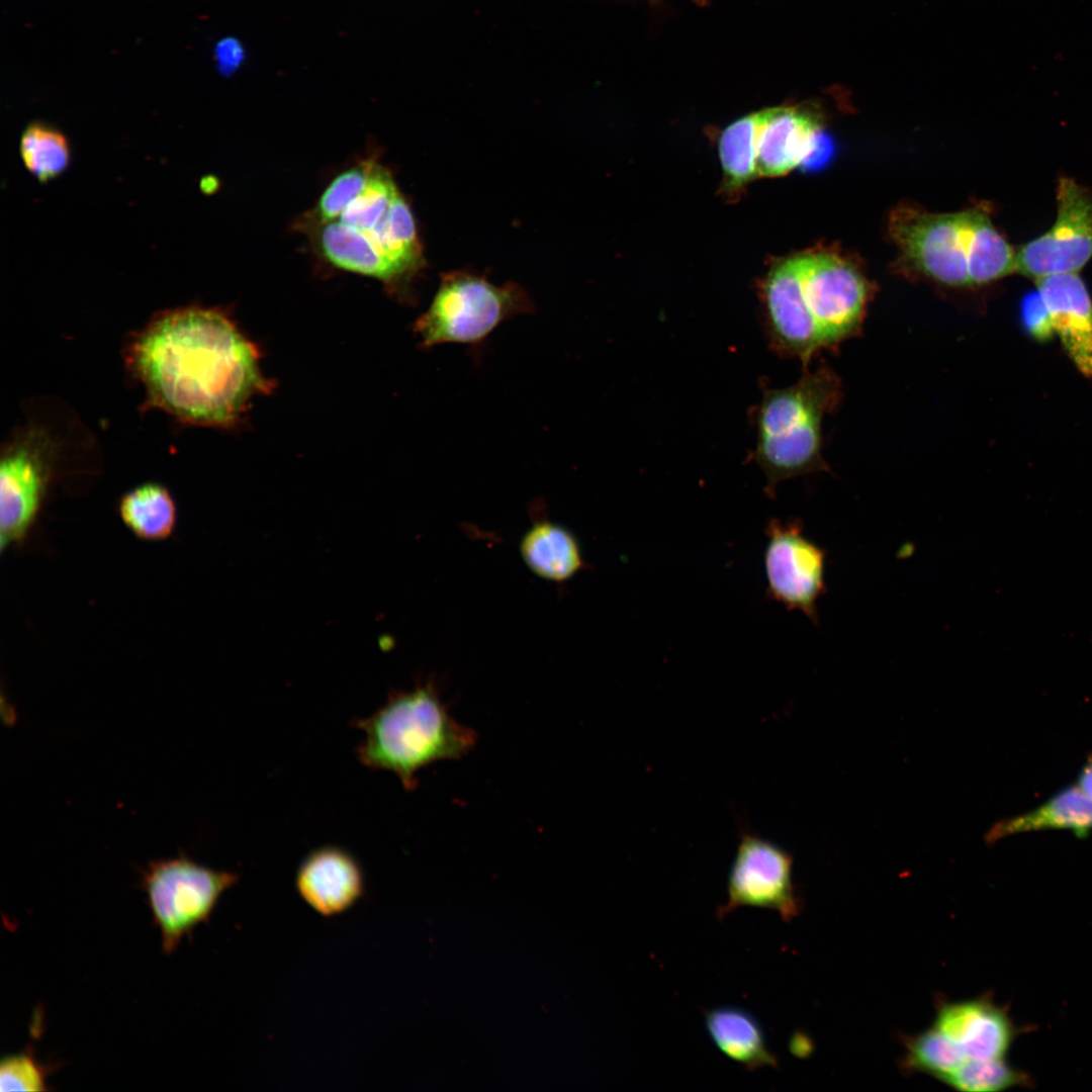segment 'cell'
I'll use <instances>...</instances> for the list:
<instances>
[{
	"label": "cell",
	"instance_id": "1",
	"mask_svg": "<svg viewBox=\"0 0 1092 1092\" xmlns=\"http://www.w3.org/2000/svg\"><path fill=\"white\" fill-rule=\"evenodd\" d=\"M124 357L147 404L187 424L233 427L271 388L257 348L216 307L159 312L131 337Z\"/></svg>",
	"mask_w": 1092,
	"mask_h": 1092
},
{
	"label": "cell",
	"instance_id": "2",
	"mask_svg": "<svg viewBox=\"0 0 1092 1092\" xmlns=\"http://www.w3.org/2000/svg\"><path fill=\"white\" fill-rule=\"evenodd\" d=\"M355 725L364 734L357 748L359 761L370 769L391 771L408 791L417 787L420 769L439 760L461 758L477 739L473 729L449 714L431 681L390 695Z\"/></svg>",
	"mask_w": 1092,
	"mask_h": 1092
},
{
	"label": "cell",
	"instance_id": "3",
	"mask_svg": "<svg viewBox=\"0 0 1092 1092\" xmlns=\"http://www.w3.org/2000/svg\"><path fill=\"white\" fill-rule=\"evenodd\" d=\"M842 392L840 377L827 365L805 370L790 386L762 391L753 460L766 478L768 495L788 479L830 471L822 454V423Z\"/></svg>",
	"mask_w": 1092,
	"mask_h": 1092
},
{
	"label": "cell",
	"instance_id": "4",
	"mask_svg": "<svg viewBox=\"0 0 1092 1092\" xmlns=\"http://www.w3.org/2000/svg\"><path fill=\"white\" fill-rule=\"evenodd\" d=\"M533 310L529 294L519 284L496 285L484 275L454 270L441 276L414 331L423 348L450 343L478 348L502 323Z\"/></svg>",
	"mask_w": 1092,
	"mask_h": 1092
},
{
	"label": "cell",
	"instance_id": "5",
	"mask_svg": "<svg viewBox=\"0 0 1092 1092\" xmlns=\"http://www.w3.org/2000/svg\"><path fill=\"white\" fill-rule=\"evenodd\" d=\"M239 881L236 873L202 866L186 854L152 860L142 873L147 898L164 953L206 922L222 894Z\"/></svg>",
	"mask_w": 1092,
	"mask_h": 1092
},
{
	"label": "cell",
	"instance_id": "6",
	"mask_svg": "<svg viewBox=\"0 0 1092 1092\" xmlns=\"http://www.w3.org/2000/svg\"><path fill=\"white\" fill-rule=\"evenodd\" d=\"M888 229L904 274L949 288L971 287L964 211L931 213L901 204L891 211Z\"/></svg>",
	"mask_w": 1092,
	"mask_h": 1092
},
{
	"label": "cell",
	"instance_id": "7",
	"mask_svg": "<svg viewBox=\"0 0 1092 1092\" xmlns=\"http://www.w3.org/2000/svg\"><path fill=\"white\" fill-rule=\"evenodd\" d=\"M58 444L41 426L18 430L5 444L0 464V548L21 543L30 532L54 475Z\"/></svg>",
	"mask_w": 1092,
	"mask_h": 1092
},
{
	"label": "cell",
	"instance_id": "8",
	"mask_svg": "<svg viewBox=\"0 0 1092 1092\" xmlns=\"http://www.w3.org/2000/svg\"><path fill=\"white\" fill-rule=\"evenodd\" d=\"M802 282L823 349L861 332L875 286L851 259L829 249L804 253Z\"/></svg>",
	"mask_w": 1092,
	"mask_h": 1092
},
{
	"label": "cell",
	"instance_id": "9",
	"mask_svg": "<svg viewBox=\"0 0 1092 1092\" xmlns=\"http://www.w3.org/2000/svg\"><path fill=\"white\" fill-rule=\"evenodd\" d=\"M765 534L763 563L767 598L818 624L817 604L826 592L825 550L804 535L799 519L787 522L769 519Z\"/></svg>",
	"mask_w": 1092,
	"mask_h": 1092
},
{
	"label": "cell",
	"instance_id": "10",
	"mask_svg": "<svg viewBox=\"0 0 1092 1092\" xmlns=\"http://www.w3.org/2000/svg\"><path fill=\"white\" fill-rule=\"evenodd\" d=\"M1052 228L1016 251V272L1034 280L1078 273L1092 258V194L1071 178H1060Z\"/></svg>",
	"mask_w": 1092,
	"mask_h": 1092
},
{
	"label": "cell",
	"instance_id": "11",
	"mask_svg": "<svg viewBox=\"0 0 1092 1092\" xmlns=\"http://www.w3.org/2000/svg\"><path fill=\"white\" fill-rule=\"evenodd\" d=\"M793 858L786 850L744 832L728 878V900L717 915L743 906L777 911L791 921L801 912V899L792 879Z\"/></svg>",
	"mask_w": 1092,
	"mask_h": 1092
},
{
	"label": "cell",
	"instance_id": "12",
	"mask_svg": "<svg viewBox=\"0 0 1092 1092\" xmlns=\"http://www.w3.org/2000/svg\"><path fill=\"white\" fill-rule=\"evenodd\" d=\"M804 253L778 262L761 286L764 329L769 346L804 366L823 349L803 292Z\"/></svg>",
	"mask_w": 1092,
	"mask_h": 1092
},
{
	"label": "cell",
	"instance_id": "13",
	"mask_svg": "<svg viewBox=\"0 0 1092 1092\" xmlns=\"http://www.w3.org/2000/svg\"><path fill=\"white\" fill-rule=\"evenodd\" d=\"M295 888L313 911L332 917L348 911L362 898L364 873L347 849L323 845L309 851L300 862Z\"/></svg>",
	"mask_w": 1092,
	"mask_h": 1092
},
{
	"label": "cell",
	"instance_id": "14",
	"mask_svg": "<svg viewBox=\"0 0 1092 1092\" xmlns=\"http://www.w3.org/2000/svg\"><path fill=\"white\" fill-rule=\"evenodd\" d=\"M933 1026L958 1044L966 1060L1004 1059L1018 1034L1007 1011L986 996L940 1003Z\"/></svg>",
	"mask_w": 1092,
	"mask_h": 1092
},
{
	"label": "cell",
	"instance_id": "15",
	"mask_svg": "<svg viewBox=\"0 0 1092 1092\" xmlns=\"http://www.w3.org/2000/svg\"><path fill=\"white\" fill-rule=\"evenodd\" d=\"M821 119L805 105L768 108L757 149L758 177L788 174L812 157L820 141Z\"/></svg>",
	"mask_w": 1092,
	"mask_h": 1092
},
{
	"label": "cell",
	"instance_id": "16",
	"mask_svg": "<svg viewBox=\"0 0 1092 1092\" xmlns=\"http://www.w3.org/2000/svg\"><path fill=\"white\" fill-rule=\"evenodd\" d=\"M1035 283L1067 355L1092 377V301L1085 283L1078 273L1054 274Z\"/></svg>",
	"mask_w": 1092,
	"mask_h": 1092
},
{
	"label": "cell",
	"instance_id": "17",
	"mask_svg": "<svg viewBox=\"0 0 1092 1092\" xmlns=\"http://www.w3.org/2000/svg\"><path fill=\"white\" fill-rule=\"evenodd\" d=\"M1046 829H1068L1079 838L1086 837L1092 830V799L1077 785L1067 787L1035 809L996 823L986 840L991 843L1009 835Z\"/></svg>",
	"mask_w": 1092,
	"mask_h": 1092
},
{
	"label": "cell",
	"instance_id": "18",
	"mask_svg": "<svg viewBox=\"0 0 1092 1092\" xmlns=\"http://www.w3.org/2000/svg\"><path fill=\"white\" fill-rule=\"evenodd\" d=\"M705 1024L719 1051L745 1069L778 1066L759 1022L748 1011L735 1006L715 1007L705 1013Z\"/></svg>",
	"mask_w": 1092,
	"mask_h": 1092
},
{
	"label": "cell",
	"instance_id": "19",
	"mask_svg": "<svg viewBox=\"0 0 1092 1092\" xmlns=\"http://www.w3.org/2000/svg\"><path fill=\"white\" fill-rule=\"evenodd\" d=\"M519 549L526 566L552 582L568 580L583 566L575 536L566 527L549 520L536 521L523 535Z\"/></svg>",
	"mask_w": 1092,
	"mask_h": 1092
},
{
	"label": "cell",
	"instance_id": "20",
	"mask_svg": "<svg viewBox=\"0 0 1092 1092\" xmlns=\"http://www.w3.org/2000/svg\"><path fill=\"white\" fill-rule=\"evenodd\" d=\"M364 234L406 287L424 267V258L411 207L399 192L380 221Z\"/></svg>",
	"mask_w": 1092,
	"mask_h": 1092
},
{
	"label": "cell",
	"instance_id": "21",
	"mask_svg": "<svg viewBox=\"0 0 1092 1092\" xmlns=\"http://www.w3.org/2000/svg\"><path fill=\"white\" fill-rule=\"evenodd\" d=\"M970 286H981L1016 272V251L997 231L986 209L964 210Z\"/></svg>",
	"mask_w": 1092,
	"mask_h": 1092
},
{
	"label": "cell",
	"instance_id": "22",
	"mask_svg": "<svg viewBox=\"0 0 1092 1092\" xmlns=\"http://www.w3.org/2000/svg\"><path fill=\"white\" fill-rule=\"evenodd\" d=\"M321 246L326 258L335 266L376 277L395 289H404L395 268L377 252L363 232L333 220L322 231Z\"/></svg>",
	"mask_w": 1092,
	"mask_h": 1092
},
{
	"label": "cell",
	"instance_id": "23",
	"mask_svg": "<svg viewBox=\"0 0 1092 1092\" xmlns=\"http://www.w3.org/2000/svg\"><path fill=\"white\" fill-rule=\"evenodd\" d=\"M124 526L136 538L161 541L170 537L177 523V507L162 484L149 482L124 493L117 507Z\"/></svg>",
	"mask_w": 1092,
	"mask_h": 1092
},
{
	"label": "cell",
	"instance_id": "24",
	"mask_svg": "<svg viewBox=\"0 0 1092 1092\" xmlns=\"http://www.w3.org/2000/svg\"><path fill=\"white\" fill-rule=\"evenodd\" d=\"M768 108L749 113L728 125L719 140V156L729 190H737L758 177L757 149Z\"/></svg>",
	"mask_w": 1092,
	"mask_h": 1092
},
{
	"label": "cell",
	"instance_id": "25",
	"mask_svg": "<svg viewBox=\"0 0 1092 1092\" xmlns=\"http://www.w3.org/2000/svg\"><path fill=\"white\" fill-rule=\"evenodd\" d=\"M19 153L26 170L41 183L61 175L67 169L71 156L66 136L57 128L39 121L31 122L23 130Z\"/></svg>",
	"mask_w": 1092,
	"mask_h": 1092
},
{
	"label": "cell",
	"instance_id": "26",
	"mask_svg": "<svg viewBox=\"0 0 1092 1092\" xmlns=\"http://www.w3.org/2000/svg\"><path fill=\"white\" fill-rule=\"evenodd\" d=\"M905 1052L902 1068L911 1073H922L943 1081L966 1058L944 1033L934 1026L904 1039Z\"/></svg>",
	"mask_w": 1092,
	"mask_h": 1092
},
{
	"label": "cell",
	"instance_id": "27",
	"mask_svg": "<svg viewBox=\"0 0 1092 1092\" xmlns=\"http://www.w3.org/2000/svg\"><path fill=\"white\" fill-rule=\"evenodd\" d=\"M942 1083L958 1091L996 1092L1027 1086V1074L1011 1067L1005 1059L966 1060Z\"/></svg>",
	"mask_w": 1092,
	"mask_h": 1092
},
{
	"label": "cell",
	"instance_id": "28",
	"mask_svg": "<svg viewBox=\"0 0 1092 1092\" xmlns=\"http://www.w3.org/2000/svg\"><path fill=\"white\" fill-rule=\"evenodd\" d=\"M398 192L389 172L375 164L367 184L346 207L339 221L360 232H368L380 221Z\"/></svg>",
	"mask_w": 1092,
	"mask_h": 1092
},
{
	"label": "cell",
	"instance_id": "29",
	"mask_svg": "<svg viewBox=\"0 0 1092 1092\" xmlns=\"http://www.w3.org/2000/svg\"><path fill=\"white\" fill-rule=\"evenodd\" d=\"M374 165L371 161L364 162L343 172L329 185L317 205L322 221L327 223L341 216L367 184Z\"/></svg>",
	"mask_w": 1092,
	"mask_h": 1092
},
{
	"label": "cell",
	"instance_id": "30",
	"mask_svg": "<svg viewBox=\"0 0 1092 1092\" xmlns=\"http://www.w3.org/2000/svg\"><path fill=\"white\" fill-rule=\"evenodd\" d=\"M50 1070L32 1051L7 1055L0 1062V1090L47 1091Z\"/></svg>",
	"mask_w": 1092,
	"mask_h": 1092
},
{
	"label": "cell",
	"instance_id": "31",
	"mask_svg": "<svg viewBox=\"0 0 1092 1092\" xmlns=\"http://www.w3.org/2000/svg\"><path fill=\"white\" fill-rule=\"evenodd\" d=\"M1021 316L1026 332L1038 342H1046L1054 337L1052 318L1043 298L1038 290L1026 294L1021 303Z\"/></svg>",
	"mask_w": 1092,
	"mask_h": 1092
},
{
	"label": "cell",
	"instance_id": "32",
	"mask_svg": "<svg viewBox=\"0 0 1092 1092\" xmlns=\"http://www.w3.org/2000/svg\"><path fill=\"white\" fill-rule=\"evenodd\" d=\"M1077 786L1092 799V755L1079 772Z\"/></svg>",
	"mask_w": 1092,
	"mask_h": 1092
},
{
	"label": "cell",
	"instance_id": "33",
	"mask_svg": "<svg viewBox=\"0 0 1092 1092\" xmlns=\"http://www.w3.org/2000/svg\"><path fill=\"white\" fill-rule=\"evenodd\" d=\"M697 4L704 6L709 3V0H694Z\"/></svg>",
	"mask_w": 1092,
	"mask_h": 1092
}]
</instances>
